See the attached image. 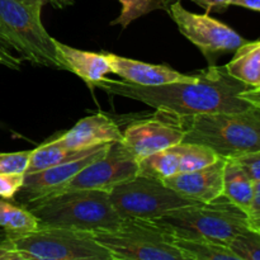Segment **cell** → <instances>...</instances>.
Listing matches in <instances>:
<instances>
[{
    "label": "cell",
    "instance_id": "obj_1",
    "mask_svg": "<svg viewBox=\"0 0 260 260\" xmlns=\"http://www.w3.org/2000/svg\"><path fill=\"white\" fill-rule=\"evenodd\" d=\"M95 88L112 95L142 102L156 109L157 113L173 117L238 113L251 107L240 96L250 86L234 78L226 66L210 65L205 70L197 71V80L192 83L140 86L106 78Z\"/></svg>",
    "mask_w": 260,
    "mask_h": 260
},
{
    "label": "cell",
    "instance_id": "obj_2",
    "mask_svg": "<svg viewBox=\"0 0 260 260\" xmlns=\"http://www.w3.org/2000/svg\"><path fill=\"white\" fill-rule=\"evenodd\" d=\"M23 207L36 216L40 226L71 229L91 234L114 230L122 221L107 190H65Z\"/></svg>",
    "mask_w": 260,
    "mask_h": 260
},
{
    "label": "cell",
    "instance_id": "obj_3",
    "mask_svg": "<svg viewBox=\"0 0 260 260\" xmlns=\"http://www.w3.org/2000/svg\"><path fill=\"white\" fill-rule=\"evenodd\" d=\"M173 117V116H172ZM184 131L183 142L205 145L220 157L234 159L260 150V108L238 113L173 117Z\"/></svg>",
    "mask_w": 260,
    "mask_h": 260
},
{
    "label": "cell",
    "instance_id": "obj_4",
    "mask_svg": "<svg viewBox=\"0 0 260 260\" xmlns=\"http://www.w3.org/2000/svg\"><path fill=\"white\" fill-rule=\"evenodd\" d=\"M155 221L175 238L200 239L223 245L251 228L248 213L223 196L210 203L198 202L177 208Z\"/></svg>",
    "mask_w": 260,
    "mask_h": 260
},
{
    "label": "cell",
    "instance_id": "obj_5",
    "mask_svg": "<svg viewBox=\"0 0 260 260\" xmlns=\"http://www.w3.org/2000/svg\"><path fill=\"white\" fill-rule=\"evenodd\" d=\"M93 235L113 260H187L174 236L155 220L122 218L114 230Z\"/></svg>",
    "mask_w": 260,
    "mask_h": 260
},
{
    "label": "cell",
    "instance_id": "obj_6",
    "mask_svg": "<svg viewBox=\"0 0 260 260\" xmlns=\"http://www.w3.org/2000/svg\"><path fill=\"white\" fill-rule=\"evenodd\" d=\"M41 7L19 0H0V33L22 60L63 70L56 55L53 38L41 20Z\"/></svg>",
    "mask_w": 260,
    "mask_h": 260
},
{
    "label": "cell",
    "instance_id": "obj_7",
    "mask_svg": "<svg viewBox=\"0 0 260 260\" xmlns=\"http://www.w3.org/2000/svg\"><path fill=\"white\" fill-rule=\"evenodd\" d=\"M24 260H113L91 233L40 226L20 235H7Z\"/></svg>",
    "mask_w": 260,
    "mask_h": 260
},
{
    "label": "cell",
    "instance_id": "obj_8",
    "mask_svg": "<svg viewBox=\"0 0 260 260\" xmlns=\"http://www.w3.org/2000/svg\"><path fill=\"white\" fill-rule=\"evenodd\" d=\"M109 197L121 218L156 220L170 211L198 203L167 187L161 180L140 174L114 185Z\"/></svg>",
    "mask_w": 260,
    "mask_h": 260
},
{
    "label": "cell",
    "instance_id": "obj_9",
    "mask_svg": "<svg viewBox=\"0 0 260 260\" xmlns=\"http://www.w3.org/2000/svg\"><path fill=\"white\" fill-rule=\"evenodd\" d=\"M179 32L189 40L203 53L210 65H215L220 55L235 52L248 41L225 23L210 17L197 14L185 9L179 2H175L167 10Z\"/></svg>",
    "mask_w": 260,
    "mask_h": 260
},
{
    "label": "cell",
    "instance_id": "obj_10",
    "mask_svg": "<svg viewBox=\"0 0 260 260\" xmlns=\"http://www.w3.org/2000/svg\"><path fill=\"white\" fill-rule=\"evenodd\" d=\"M137 174L139 161L134 155L122 142H112L106 154L80 170L57 193L73 189H99L109 192L114 185L131 179Z\"/></svg>",
    "mask_w": 260,
    "mask_h": 260
},
{
    "label": "cell",
    "instance_id": "obj_11",
    "mask_svg": "<svg viewBox=\"0 0 260 260\" xmlns=\"http://www.w3.org/2000/svg\"><path fill=\"white\" fill-rule=\"evenodd\" d=\"M218 157L212 149L205 145L180 142L142 159L139 162V174L162 182L173 175L207 167Z\"/></svg>",
    "mask_w": 260,
    "mask_h": 260
},
{
    "label": "cell",
    "instance_id": "obj_12",
    "mask_svg": "<svg viewBox=\"0 0 260 260\" xmlns=\"http://www.w3.org/2000/svg\"><path fill=\"white\" fill-rule=\"evenodd\" d=\"M165 118H149L129 124L123 132V146L137 161L183 142L184 131L169 114Z\"/></svg>",
    "mask_w": 260,
    "mask_h": 260
},
{
    "label": "cell",
    "instance_id": "obj_13",
    "mask_svg": "<svg viewBox=\"0 0 260 260\" xmlns=\"http://www.w3.org/2000/svg\"><path fill=\"white\" fill-rule=\"evenodd\" d=\"M109 146L111 144H106L98 151L85 157L65 162V164L55 165V167L47 168V169L38 170V172L30 173V174H25L24 183L15 194L14 201L20 203V206H25L28 203L41 200V198L55 194L66 183L70 182L80 170H83L94 160L99 159L102 155L106 154Z\"/></svg>",
    "mask_w": 260,
    "mask_h": 260
},
{
    "label": "cell",
    "instance_id": "obj_14",
    "mask_svg": "<svg viewBox=\"0 0 260 260\" xmlns=\"http://www.w3.org/2000/svg\"><path fill=\"white\" fill-rule=\"evenodd\" d=\"M225 157L192 172L180 173L162 180L167 187L200 203H210L222 196Z\"/></svg>",
    "mask_w": 260,
    "mask_h": 260
},
{
    "label": "cell",
    "instance_id": "obj_15",
    "mask_svg": "<svg viewBox=\"0 0 260 260\" xmlns=\"http://www.w3.org/2000/svg\"><path fill=\"white\" fill-rule=\"evenodd\" d=\"M112 73L122 80L140 86H159L172 83H192L197 80V73L182 74L165 65L142 62L123 56L106 53Z\"/></svg>",
    "mask_w": 260,
    "mask_h": 260
},
{
    "label": "cell",
    "instance_id": "obj_16",
    "mask_svg": "<svg viewBox=\"0 0 260 260\" xmlns=\"http://www.w3.org/2000/svg\"><path fill=\"white\" fill-rule=\"evenodd\" d=\"M123 132L118 124L102 113L91 114L80 119L73 128L51 142L69 149H86L112 142H122Z\"/></svg>",
    "mask_w": 260,
    "mask_h": 260
},
{
    "label": "cell",
    "instance_id": "obj_17",
    "mask_svg": "<svg viewBox=\"0 0 260 260\" xmlns=\"http://www.w3.org/2000/svg\"><path fill=\"white\" fill-rule=\"evenodd\" d=\"M53 43H55L56 55L63 70L78 75L90 89L95 88L98 83L106 79L107 74L112 73L106 53L78 50L55 38Z\"/></svg>",
    "mask_w": 260,
    "mask_h": 260
},
{
    "label": "cell",
    "instance_id": "obj_18",
    "mask_svg": "<svg viewBox=\"0 0 260 260\" xmlns=\"http://www.w3.org/2000/svg\"><path fill=\"white\" fill-rule=\"evenodd\" d=\"M222 196L248 213L254 196V180L235 159H226L223 168Z\"/></svg>",
    "mask_w": 260,
    "mask_h": 260
},
{
    "label": "cell",
    "instance_id": "obj_19",
    "mask_svg": "<svg viewBox=\"0 0 260 260\" xmlns=\"http://www.w3.org/2000/svg\"><path fill=\"white\" fill-rule=\"evenodd\" d=\"M104 145L86 147V149H69V147L58 146V145L52 144L51 141H47L41 145V146L33 149L29 165H28L25 174H30V173L47 169V168L55 167V165L65 164V162L81 159V157H85L88 155L93 154V152L98 151Z\"/></svg>",
    "mask_w": 260,
    "mask_h": 260
},
{
    "label": "cell",
    "instance_id": "obj_20",
    "mask_svg": "<svg viewBox=\"0 0 260 260\" xmlns=\"http://www.w3.org/2000/svg\"><path fill=\"white\" fill-rule=\"evenodd\" d=\"M229 73L250 88L260 86V41H248L225 65Z\"/></svg>",
    "mask_w": 260,
    "mask_h": 260
},
{
    "label": "cell",
    "instance_id": "obj_21",
    "mask_svg": "<svg viewBox=\"0 0 260 260\" xmlns=\"http://www.w3.org/2000/svg\"><path fill=\"white\" fill-rule=\"evenodd\" d=\"M174 244L184 253L187 260H239L228 245L215 241L174 236Z\"/></svg>",
    "mask_w": 260,
    "mask_h": 260
},
{
    "label": "cell",
    "instance_id": "obj_22",
    "mask_svg": "<svg viewBox=\"0 0 260 260\" xmlns=\"http://www.w3.org/2000/svg\"><path fill=\"white\" fill-rule=\"evenodd\" d=\"M0 228L4 229L7 235H20L37 230L40 222L23 206L0 200Z\"/></svg>",
    "mask_w": 260,
    "mask_h": 260
},
{
    "label": "cell",
    "instance_id": "obj_23",
    "mask_svg": "<svg viewBox=\"0 0 260 260\" xmlns=\"http://www.w3.org/2000/svg\"><path fill=\"white\" fill-rule=\"evenodd\" d=\"M122 5V10L112 24H119L126 28L134 20L154 12L165 10L167 12L172 4L179 0H118Z\"/></svg>",
    "mask_w": 260,
    "mask_h": 260
},
{
    "label": "cell",
    "instance_id": "obj_24",
    "mask_svg": "<svg viewBox=\"0 0 260 260\" xmlns=\"http://www.w3.org/2000/svg\"><path fill=\"white\" fill-rule=\"evenodd\" d=\"M239 260H260V230L249 228L229 243Z\"/></svg>",
    "mask_w": 260,
    "mask_h": 260
},
{
    "label": "cell",
    "instance_id": "obj_25",
    "mask_svg": "<svg viewBox=\"0 0 260 260\" xmlns=\"http://www.w3.org/2000/svg\"><path fill=\"white\" fill-rule=\"evenodd\" d=\"M33 150L0 154V174L2 173H24L29 165Z\"/></svg>",
    "mask_w": 260,
    "mask_h": 260
},
{
    "label": "cell",
    "instance_id": "obj_26",
    "mask_svg": "<svg viewBox=\"0 0 260 260\" xmlns=\"http://www.w3.org/2000/svg\"><path fill=\"white\" fill-rule=\"evenodd\" d=\"M24 173H2L0 174V198L14 200L24 183Z\"/></svg>",
    "mask_w": 260,
    "mask_h": 260
},
{
    "label": "cell",
    "instance_id": "obj_27",
    "mask_svg": "<svg viewBox=\"0 0 260 260\" xmlns=\"http://www.w3.org/2000/svg\"><path fill=\"white\" fill-rule=\"evenodd\" d=\"M236 161L240 164L246 172V174L254 180V182H259L260 180V150L254 152H249V154L241 155V156L234 157Z\"/></svg>",
    "mask_w": 260,
    "mask_h": 260
},
{
    "label": "cell",
    "instance_id": "obj_28",
    "mask_svg": "<svg viewBox=\"0 0 260 260\" xmlns=\"http://www.w3.org/2000/svg\"><path fill=\"white\" fill-rule=\"evenodd\" d=\"M248 216L251 228L260 230V180L254 182V196Z\"/></svg>",
    "mask_w": 260,
    "mask_h": 260
},
{
    "label": "cell",
    "instance_id": "obj_29",
    "mask_svg": "<svg viewBox=\"0 0 260 260\" xmlns=\"http://www.w3.org/2000/svg\"><path fill=\"white\" fill-rule=\"evenodd\" d=\"M0 260H24L23 255L10 244L8 239H5L0 244Z\"/></svg>",
    "mask_w": 260,
    "mask_h": 260
},
{
    "label": "cell",
    "instance_id": "obj_30",
    "mask_svg": "<svg viewBox=\"0 0 260 260\" xmlns=\"http://www.w3.org/2000/svg\"><path fill=\"white\" fill-rule=\"evenodd\" d=\"M190 2L201 5L207 12H211V10H223L231 5V0H190Z\"/></svg>",
    "mask_w": 260,
    "mask_h": 260
},
{
    "label": "cell",
    "instance_id": "obj_31",
    "mask_svg": "<svg viewBox=\"0 0 260 260\" xmlns=\"http://www.w3.org/2000/svg\"><path fill=\"white\" fill-rule=\"evenodd\" d=\"M240 96L245 99L246 102H249L251 106L260 108V86H258V88H248L240 94Z\"/></svg>",
    "mask_w": 260,
    "mask_h": 260
},
{
    "label": "cell",
    "instance_id": "obj_32",
    "mask_svg": "<svg viewBox=\"0 0 260 260\" xmlns=\"http://www.w3.org/2000/svg\"><path fill=\"white\" fill-rule=\"evenodd\" d=\"M20 62H22V58H18V57H15V56L5 55L4 52H2V51H0V63L5 65L7 68L19 70Z\"/></svg>",
    "mask_w": 260,
    "mask_h": 260
},
{
    "label": "cell",
    "instance_id": "obj_33",
    "mask_svg": "<svg viewBox=\"0 0 260 260\" xmlns=\"http://www.w3.org/2000/svg\"><path fill=\"white\" fill-rule=\"evenodd\" d=\"M231 5L243 7L246 9L260 12V0H231Z\"/></svg>",
    "mask_w": 260,
    "mask_h": 260
},
{
    "label": "cell",
    "instance_id": "obj_34",
    "mask_svg": "<svg viewBox=\"0 0 260 260\" xmlns=\"http://www.w3.org/2000/svg\"><path fill=\"white\" fill-rule=\"evenodd\" d=\"M19 2L24 3V4H28V5H33V7H41V8H43V5L48 4V3H52V4L56 5V7H60L57 0H19Z\"/></svg>",
    "mask_w": 260,
    "mask_h": 260
},
{
    "label": "cell",
    "instance_id": "obj_35",
    "mask_svg": "<svg viewBox=\"0 0 260 260\" xmlns=\"http://www.w3.org/2000/svg\"><path fill=\"white\" fill-rule=\"evenodd\" d=\"M12 50H13V48L10 47L9 43L7 42V40H5V38L3 37L2 35H0V51H2V52H4L5 55L14 56V55H13V53H12Z\"/></svg>",
    "mask_w": 260,
    "mask_h": 260
},
{
    "label": "cell",
    "instance_id": "obj_36",
    "mask_svg": "<svg viewBox=\"0 0 260 260\" xmlns=\"http://www.w3.org/2000/svg\"><path fill=\"white\" fill-rule=\"evenodd\" d=\"M60 2H61V0H57V3H58V5H61V3H60Z\"/></svg>",
    "mask_w": 260,
    "mask_h": 260
},
{
    "label": "cell",
    "instance_id": "obj_37",
    "mask_svg": "<svg viewBox=\"0 0 260 260\" xmlns=\"http://www.w3.org/2000/svg\"><path fill=\"white\" fill-rule=\"evenodd\" d=\"M0 35H2V33H0ZM2 36H3V35H2ZM7 42H8V41H7ZM9 46H10V45H9Z\"/></svg>",
    "mask_w": 260,
    "mask_h": 260
}]
</instances>
